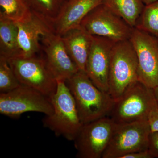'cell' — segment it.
Masks as SVG:
<instances>
[{
  "instance_id": "cell-1",
  "label": "cell",
  "mask_w": 158,
  "mask_h": 158,
  "mask_svg": "<svg viewBox=\"0 0 158 158\" xmlns=\"http://www.w3.org/2000/svg\"><path fill=\"white\" fill-rule=\"evenodd\" d=\"M65 82L73 95L83 124L110 116L115 100L98 88L85 72L79 70Z\"/></svg>"
},
{
  "instance_id": "cell-2",
  "label": "cell",
  "mask_w": 158,
  "mask_h": 158,
  "mask_svg": "<svg viewBox=\"0 0 158 158\" xmlns=\"http://www.w3.org/2000/svg\"><path fill=\"white\" fill-rule=\"evenodd\" d=\"M51 99L54 112L42 119L44 127L57 136L73 141L83 124L73 95L65 81H57L56 90Z\"/></svg>"
},
{
  "instance_id": "cell-3",
  "label": "cell",
  "mask_w": 158,
  "mask_h": 158,
  "mask_svg": "<svg viewBox=\"0 0 158 158\" xmlns=\"http://www.w3.org/2000/svg\"><path fill=\"white\" fill-rule=\"evenodd\" d=\"M138 80V61L130 40L115 43L111 52L108 93L116 100Z\"/></svg>"
},
{
  "instance_id": "cell-4",
  "label": "cell",
  "mask_w": 158,
  "mask_h": 158,
  "mask_svg": "<svg viewBox=\"0 0 158 158\" xmlns=\"http://www.w3.org/2000/svg\"><path fill=\"white\" fill-rule=\"evenodd\" d=\"M156 101L153 89L137 81L115 100L109 117L116 124L148 120Z\"/></svg>"
},
{
  "instance_id": "cell-5",
  "label": "cell",
  "mask_w": 158,
  "mask_h": 158,
  "mask_svg": "<svg viewBox=\"0 0 158 158\" xmlns=\"http://www.w3.org/2000/svg\"><path fill=\"white\" fill-rule=\"evenodd\" d=\"M8 61L21 85L34 88L50 98L54 95L57 81L44 57L37 55L26 56L22 54Z\"/></svg>"
},
{
  "instance_id": "cell-6",
  "label": "cell",
  "mask_w": 158,
  "mask_h": 158,
  "mask_svg": "<svg viewBox=\"0 0 158 158\" xmlns=\"http://www.w3.org/2000/svg\"><path fill=\"white\" fill-rule=\"evenodd\" d=\"M27 112L53 113L51 98L38 90L21 85L14 90L0 94V113L12 118L19 117Z\"/></svg>"
},
{
  "instance_id": "cell-7",
  "label": "cell",
  "mask_w": 158,
  "mask_h": 158,
  "mask_svg": "<svg viewBox=\"0 0 158 158\" xmlns=\"http://www.w3.org/2000/svg\"><path fill=\"white\" fill-rule=\"evenodd\" d=\"M151 131L148 120L116 124L102 158H122L148 149Z\"/></svg>"
},
{
  "instance_id": "cell-8",
  "label": "cell",
  "mask_w": 158,
  "mask_h": 158,
  "mask_svg": "<svg viewBox=\"0 0 158 158\" xmlns=\"http://www.w3.org/2000/svg\"><path fill=\"white\" fill-rule=\"evenodd\" d=\"M80 26L92 36L105 37L115 43L129 40L134 29L102 3L90 11Z\"/></svg>"
},
{
  "instance_id": "cell-9",
  "label": "cell",
  "mask_w": 158,
  "mask_h": 158,
  "mask_svg": "<svg viewBox=\"0 0 158 158\" xmlns=\"http://www.w3.org/2000/svg\"><path fill=\"white\" fill-rule=\"evenodd\" d=\"M116 123L109 116L83 124L74 140L79 158H102Z\"/></svg>"
},
{
  "instance_id": "cell-10",
  "label": "cell",
  "mask_w": 158,
  "mask_h": 158,
  "mask_svg": "<svg viewBox=\"0 0 158 158\" xmlns=\"http://www.w3.org/2000/svg\"><path fill=\"white\" fill-rule=\"evenodd\" d=\"M138 61V80L153 89L158 86V39L134 27L130 38Z\"/></svg>"
},
{
  "instance_id": "cell-11",
  "label": "cell",
  "mask_w": 158,
  "mask_h": 158,
  "mask_svg": "<svg viewBox=\"0 0 158 158\" xmlns=\"http://www.w3.org/2000/svg\"><path fill=\"white\" fill-rule=\"evenodd\" d=\"M41 40L44 59L57 81L65 82L80 70L69 56L61 36L51 31Z\"/></svg>"
},
{
  "instance_id": "cell-12",
  "label": "cell",
  "mask_w": 158,
  "mask_h": 158,
  "mask_svg": "<svg viewBox=\"0 0 158 158\" xmlns=\"http://www.w3.org/2000/svg\"><path fill=\"white\" fill-rule=\"evenodd\" d=\"M115 42L93 36L86 63L85 72L94 84L102 91L108 92L111 52Z\"/></svg>"
},
{
  "instance_id": "cell-13",
  "label": "cell",
  "mask_w": 158,
  "mask_h": 158,
  "mask_svg": "<svg viewBox=\"0 0 158 158\" xmlns=\"http://www.w3.org/2000/svg\"><path fill=\"white\" fill-rule=\"evenodd\" d=\"M102 0H68L58 16L48 24L51 31L62 36L81 25L85 16Z\"/></svg>"
},
{
  "instance_id": "cell-14",
  "label": "cell",
  "mask_w": 158,
  "mask_h": 158,
  "mask_svg": "<svg viewBox=\"0 0 158 158\" xmlns=\"http://www.w3.org/2000/svg\"><path fill=\"white\" fill-rule=\"evenodd\" d=\"M18 28L19 44L23 56L37 55L40 49L41 37L52 31L42 20L32 13L31 16L16 23Z\"/></svg>"
},
{
  "instance_id": "cell-15",
  "label": "cell",
  "mask_w": 158,
  "mask_h": 158,
  "mask_svg": "<svg viewBox=\"0 0 158 158\" xmlns=\"http://www.w3.org/2000/svg\"><path fill=\"white\" fill-rule=\"evenodd\" d=\"M61 37L69 56L80 70L85 72L93 36L80 26Z\"/></svg>"
},
{
  "instance_id": "cell-16",
  "label": "cell",
  "mask_w": 158,
  "mask_h": 158,
  "mask_svg": "<svg viewBox=\"0 0 158 158\" xmlns=\"http://www.w3.org/2000/svg\"><path fill=\"white\" fill-rule=\"evenodd\" d=\"M22 54L19 44L17 23L0 18V57L8 60Z\"/></svg>"
},
{
  "instance_id": "cell-17",
  "label": "cell",
  "mask_w": 158,
  "mask_h": 158,
  "mask_svg": "<svg viewBox=\"0 0 158 158\" xmlns=\"http://www.w3.org/2000/svg\"><path fill=\"white\" fill-rule=\"evenodd\" d=\"M102 4L134 28L145 6L142 0H102Z\"/></svg>"
},
{
  "instance_id": "cell-18",
  "label": "cell",
  "mask_w": 158,
  "mask_h": 158,
  "mask_svg": "<svg viewBox=\"0 0 158 158\" xmlns=\"http://www.w3.org/2000/svg\"><path fill=\"white\" fill-rule=\"evenodd\" d=\"M68 0H24L31 12L48 26Z\"/></svg>"
},
{
  "instance_id": "cell-19",
  "label": "cell",
  "mask_w": 158,
  "mask_h": 158,
  "mask_svg": "<svg viewBox=\"0 0 158 158\" xmlns=\"http://www.w3.org/2000/svg\"><path fill=\"white\" fill-rule=\"evenodd\" d=\"M0 18L17 23L31 16L32 12L24 0H0Z\"/></svg>"
},
{
  "instance_id": "cell-20",
  "label": "cell",
  "mask_w": 158,
  "mask_h": 158,
  "mask_svg": "<svg viewBox=\"0 0 158 158\" xmlns=\"http://www.w3.org/2000/svg\"><path fill=\"white\" fill-rule=\"evenodd\" d=\"M135 28L147 32L158 39V0L145 5Z\"/></svg>"
},
{
  "instance_id": "cell-21",
  "label": "cell",
  "mask_w": 158,
  "mask_h": 158,
  "mask_svg": "<svg viewBox=\"0 0 158 158\" xmlns=\"http://www.w3.org/2000/svg\"><path fill=\"white\" fill-rule=\"evenodd\" d=\"M21 85L6 58L0 57V91L5 93Z\"/></svg>"
},
{
  "instance_id": "cell-22",
  "label": "cell",
  "mask_w": 158,
  "mask_h": 158,
  "mask_svg": "<svg viewBox=\"0 0 158 158\" xmlns=\"http://www.w3.org/2000/svg\"><path fill=\"white\" fill-rule=\"evenodd\" d=\"M148 121L151 132L158 131V104L156 101L151 110Z\"/></svg>"
},
{
  "instance_id": "cell-23",
  "label": "cell",
  "mask_w": 158,
  "mask_h": 158,
  "mask_svg": "<svg viewBox=\"0 0 158 158\" xmlns=\"http://www.w3.org/2000/svg\"><path fill=\"white\" fill-rule=\"evenodd\" d=\"M148 150L153 158H158V131L151 132Z\"/></svg>"
},
{
  "instance_id": "cell-24",
  "label": "cell",
  "mask_w": 158,
  "mask_h": 158,
  "mask_svg": "<svg viewBox=\"0 0 158 158\" xmlns=\"http://www.w3.org/2000/svg\"><path fill=\"white\" fill-rule=\"evenodd\" d=\"M122 158H153L148 149L128 154Z\"/></svg>"
},
{
  "instance_id": "cell-25",
  "label": "cell",
  "mask_w": 158,
  "mask_h": 158,
  "mask_svg": "<svg viewBox=\"0 0 158 158\" xmlns=\"http://www.w3.org/2000/svg\"><path fill=\"white\" fill-rule=\"evenodd\" d=\"M155 97L158 104V86L153 89Z\"/></svg>"
},
{
  "instance_id": "cell-26",
  "label": "cell",
  "mask_w": 158,
  "mask_h": 158,
  "mask_svg": "<svg viewBox=\"0 0 158 158\" xmlns=\"http://www.w3.org/2000/svg\"><path fill=\"white\" fill-rule=\"evenodd\" d=\"M145 5H149L150 4L156 2L158 0H142Z\"/></svg>"
}]
</instances>
